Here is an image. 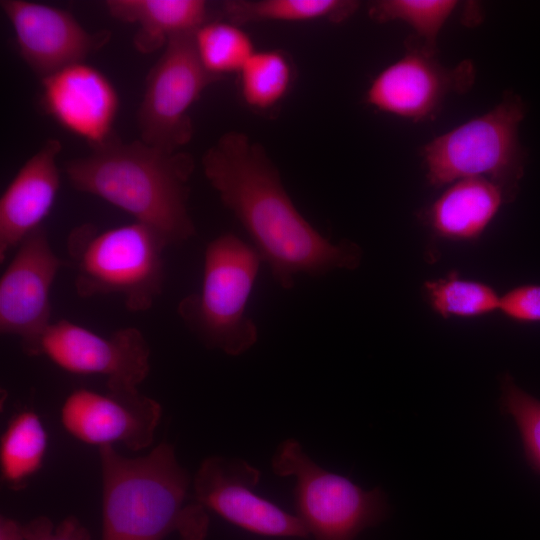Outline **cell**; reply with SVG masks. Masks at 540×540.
Masks as SVG:
<instances>
[{"mask_svg": "<svg viewBox=\"0 0 540 540\" xmlns=\"http://www.w3.org/2000/svg\"><path fill=\"white\" fill-rule=\"evenodd\" d=\"M58 139H48L22 165L0 198V263L42 226L60 189Z\"/></svg>", "mask_w": 540, "mask_h": 540, "instance_id": "cell-16", "label": "cell"}, {"mask_svg": "<svg viewBox=\"0 0 540 540\" xmlns=\"http://www.w3.org/2000/svg\"><path fill=\"white\" fill-rule=\"evenodd\" d=\"M426 296L435 312L443 318H470L499 310L500 298L490 286L461 279L456 272L446 278L427 281Z\"/></svg>", "mask_w": 540, "mask_h": 540, "instance_id": "cell-23", "label": "cell"}, {"mask_svg": "<svg viewBox=\"0 0 540 540\" xmlns=\"http://www.w3.org/2000/svg\"><path fill=\"white\" fill-rule=\"evenodd\" d=\"M63 261L42 226L16 248L0 278V333L20 340L28 356H40L51 325L50 293Z\"/></svg>", "mask_w": 540, "mask_h": 540, "instance_id": "cell-9", "label": "cell"}, {"mask_svg": "<svg viewBox=\"0 0 540 540\" xmlns=\"http://www.w3.org/2000/svg\"><path fill=\"white\" fill-rule=\"evenodd\" d=\"M272 469L278 476L295 478V515L313 540H354L388 516L387 496L381 488L364 490L322 468L296 439L279 444Z\"/></svg>", "mask_w": 540, "mask_h": 540, "instance_id": "cell-7", "label": "cell"}, {"mask_svg": "<svg viewBox=\"0 0 540 540\" xmlns=\"http://www.w3.org/2000/svg\"><path fill=\"white\" fill-rule=\"evenodd\" d=\"M262 262L252 245L233 233L207 244L201 288L177 305L184 325L207 349L235 357L256 344L258 329L246 312Z\"/></svg>", "mask_w": 540, "mask_h": 540, "instance_id": "cell-5", "label": "cell"}, {"mask_svg": "<svg viewBox=\"0 0 540 540\" xmlns=\"http://www.w3.org/2000/svg\"><path fill=\"white\" fill-rule=\"evenodd\" d=\"M90 154L68 161L74 189L97 196L156 230L169 246L196 235L189 214L192 157L142 140L122 142L114 134Z\"/></svg>", "mask_w": 540, "mask_h": 540, "instance_id": "cell-2", "label": "cell"}, {"mask_svg": "<svg viewBox=\"0 0 540 540\" xmlns=\"http://www.w3.org/2000/svg\"><path fill=\"white\" fill-rule=\"evenodd\" d=\"M499 310L520 322L540 321V285L516 287L500 298Z\"/></svg>", "mask_w": 540, "mask_h": 540, "instance_id": "cell-27", "label": "cell"}, {"mask_svg": "<svg viewBox=\"0 0 540 540\" xmlns=\"http://www.w3.org/2000/svg\"><path fill=\"white\" fill-rule=\"evenodd\" d=\"M202 167L281 288L292 289L299 274L320 277L359 266L360 247L320 234L295 207L264 149L245 133L223 134L203 155Z\"/></svg>", "mask_w": 540, "mask_h": 540, "instance_id": "cell-1", "label": "cell"}, {"mask_svg": "<svg viewBox=\"0 0 540 540\" xmlns=\"http://www.w3.org/2000/svg\"><path fill=\"white\" fill-rule=\"evenodd\" d=\"M48 434L39 415L23 410L8 422L0 440L2 480L11 489L24 488L43 465Z\"/></svg>", "mask_w": 540, "mask_h": 540, "instance_id": "cell-19", "label": "cell"}, {"mask_svg": "<svg viewBox=\"0 0 540 540\" xmlns=\"http://www.w3.org/2000/svg\"><path fill=\"white\" fill-rule=\"evenodd\" d=\"M260 471L238 458L210 456L192 481L194 499L231 524L267 537L305 538L301 520L254 492Z\"/></svg>", "mask_w": 540, "mask_h": 540, "instance_id": "cell-12", "label": "cell"}, {"mask_svg": "<svg viewBox=\"0 0 540 540\" xmlns=\"http://www.w3.org/2000/svg\"><path fill=\"white\" fill-rule=\"evenodd\" d=\"M105 7L114 19L137 25L133 43L141 53L164 48L173 36L196 32L208 14L203 0H108Z\"/></svg>", "mask_w": 540, "mask_h": 540, "instance_id": "cell-18", "label": "cell"}, {"mask_svg": "<svg viewBox=\"0 0 540 540\" xmlns=\"http://www.w3.org/2000/svg\"><path fill=\"white\" fill-rule=\"evenodd\" d=\"M22 59L44 79L70 65L84 62L109 40L106 30L89 32L68 11L25 0H2Z\"/></svg>", "mask_w": 540, "mask_h": 540, "instance_id": "cell-14", "label": "cell"}, {"mask_svg": "<svg viewBox=\"0 0 540 540\" xmlns=\"http://www.w3.org/2000/svg\"><path fill=\"white\" fill-rule=\"evenodd\" d=\"M359 7L352 0H231L222 4L229 22L238 26L261 21L340 23Z\"/></svg>", "mask_w": 540, "mask_h": 540, "instance_id": "cell-20", "label": "cell"}, {"mask_svg": "<svg viewBox=\"0 0 540 540\" xmlns=\"http://www.w3.org/2000/svg\"><path fill=\"white\" fill-rule=\"evenodd\" d=\"M195 47L206 70L214 76L239 73L255 48L250 36L231 22H206L194 33Z\"/></svg>", "mask_w": 540, "mask_h": 540, "instance_id": "cell-22", "label": "cell"}, {"mask_svg": "<svg viewBox=\"0 0 540 540\" xmlns=\"http://www.w3.org/2000/svg\"><path fill=\"white\" fill-rule=\"evenodd\" d=\"M102 482L101 540H204L206 508L189 497L191 479L174 447L161 442L147 455L126 457L99 448Z\"/></svg>", "mask_w": 540, "mask_h": 540, "instance_id": "cell-3", "label": "cell"}, {"mask_svg": "<svg viewBox=\"0 0 540 540\" xmlns=\"http://www.w3.org/2000/svg\"><path fill=\"white\" fill-rule=\"evenodd\" d=\"M0 540H24L23 525L11 518L1 517Z\"/></svg>", "mask_w": 540, "mask_h": 540, "instance_id": "cell-28", "label": "cell"}, {"mask_svg": "<svg viewBox=\"0 0 540 540\" xmlns=\"http://www.w3.org/2000/svg\"><path fill=\"white\" fill-rule=\"evenodd\" d=\"M150 347L132 326L99 335L67 319L52 322L40 345V356L77 375H100L109 388H138L150 372Z\"/></svg>", "mask_w": 540, "mask_h": 540, "instance_id": "cell-11", "label": "cell"}, {"mask_svg": "<svg viewBox=\"0 0 540 540\" xmlns=\"http://www.w3.org/2000/svg\"><path fill=\"white\" fill-rule=\"evenodd\" d=\"M239 75L245 104L254 110L266 111L286 96L293 79V68L282 51H255Z\"/></svg>", "mask_w": 540, "mask_h": 540, "instance_id": "cell-21", "label": "cell"}, {"mask_svg": "<svg viewBox=\"0 0 540 540\" xmlns=\"http://www.w3.org/2000/svg\"><path fill=\"white\" fill-rule=\"evenodd\" d=\"M165 239L143 223L100 230L92 223L74 227L66 250L81 298L118 295L133 313L150 310L165 281Z\"/></svg>", "mask_w": 540, "mask_h": 540, "instance_id": "cell-4", "label": "cell"}, {"mask_svg": "<svg viewBox=\"0 0 540 540\" xmlns=\"http://www.w3.org/2000/svg\"><path fill=\"white\" fill-rule=\"evenodd\" d=\"M524 115L523 102L508 93L485 114L425 144L421 156L428 182L441 187L465 178H486L511 201L523 174L518 127Z\"/></svg>", "mask_w": 540, "mask_h": 540, "instance_id": "cell-6", "label": "cell"}, {"mask_svg": "<svg viewBox=\"0 0 540 540\" xmlns=\"http://www.w3.org/2000/svg\"><path fill=\"white\" fill-rule=\"evenodd\" d=\"M500 409L513 418L521 437L524 457L540 474V400L520 388L509 373L501 378Z\"/></svg>", "mask_w": 540, "mask_h": 540, "instance_id": "cell-25", "label": "cell"}, {"mask_svg": "<svg viewBox=\"0 0 540 540\" xmlns=\"http://www.w3.org/2000/svg\"><path fill=\"white\" fill-rule=\"evenodd\" d=\"M458 6L454 0H379L370 5V17L377 22L401 21L411 26L420 43L437 53L440 30Z\"/></svg>", "mask_w": 540, "mask_h": 540, "instance_id": "cell-24", "label": "cell"}, {"mask_svg": "<svg viewBox=\"0 0 540 540\" xmlns=\"http://www.w3.org/2000/svg\"><path fill=\"white\" fill-rule=\"evenodd\" d=\"M406 53L385 67L365 93L369 106L397 117L420 122L435 117L445 98L468 91L475 80V67L464 60L455 67L443 66L436 52L418 39L407 41Z\"/></svg>", "mask_w": 540, "mask_h": 540, "instance_id": "cell-10", "label": "cell"}, {"mask_svg": "<svg viewBox=\"0 0 540 540\" xmlns=\"http://www.w3.org/2000/svg\"><path fill=\"white\" fill-rule=\"evenodd\" d=\"M194 33L171 37L151 68L138 110L141 140L168 152L187 144L193 133L189 110L219 80L203 66Z\"/></svg>", "mask_w": 540, "mask_h": 540, "instance_id": "cell-8", "label": "cell"}, {"mask_svg": "<svg viewBox=\"0 0 540 540\" xmlns=\"http://www.w3.org/2000/svg\"><path fill=\"white\" fill-rule=\"evenodd\" d=\"M509 202L504 190L486 178H465L452 183L426 210L433 232L454 241L477 239Z\"/></svg>", "mask_w": 540, "mask_h": 540, "instance_id": "cell-17", "label": "cell"}, {"mask_svg": "<svg viewBox=\"0 0 540 540\" xmlns=\"http://www.w3.org/2000/svg\"><path fill=\"white\" fill-rule=\"evenodd\" d=\"M161 416L160 403L138 388H79L60 409L62 426L77 440L98 448L118 443L134 452L153 444Z\"/></svg>", "mask_w": 540, "mask_h": 540, "instance_id": "cell-13", "label": "cell"}, {"mask_svg": "<svg viewBox=\"0 0 540 540\" xmlns=\"http://www.w3.org/2000/svg\"><path fill=\"white\" fill-rule=\"evenodd\" d=\"M24 540H91L88 529L75 517L68 516L59 524L46 516L23 524Z\"/></svg>", "mask_w": 540, "mask_h": 540, "instance_id": "cell-26", "label": "cell"}, {"mask_svg": "<svg viewBox=\"0 0 540 540\" xmlns=\"http://www.w3.org/2000/svg\"><path fill=\"white\" fill-rule=\"evenodd\" d=\"M46 111L66 130L95 147L113 133L119 96L112 82L84 62L42 79Z\"/></svg>", "mask_w": 540, "mask_h": 540, "instance_id": "cell-15", "label": "cell"}]
</instances>
